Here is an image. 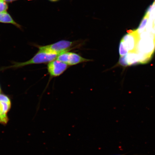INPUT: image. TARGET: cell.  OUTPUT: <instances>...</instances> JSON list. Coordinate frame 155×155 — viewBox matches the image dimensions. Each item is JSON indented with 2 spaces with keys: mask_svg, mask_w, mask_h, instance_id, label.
Wrapping results in <instances>:
<instances>
[{
  "mask_svg": "<svg viewBox=\"0 0 155 155\" xmlns=\"http://www.w3.org/2000/svg\"><path fill=\"white\" fill-rule=\"evenodd\" d=\"M155 50V35L146 31L139 35L137 53L151 59Z\"/></svg>",
  "mask_w": 155,
  "mask_h": 155,
  "instance_id": "6da1fadb",
  "label": "cell"
},
{
  "mask_svg": "<svg viewBox=\"0 0 155 155\" xmlns=\"http://www.w3.org/2000/svg\"><path fill=\"white\" fill-rule=\"evenodd\" d=\"M73 45L72 42L67 40H61L50 45L40 46L39 51L59 55L64 52L68 51L71 49Z\"/></svg>",
  "mask_w": 155,
  "mask_h": 155,
  "instance_id": "7a4b0ae2",
  "label": "cell"
},
{
  "mask_svg": "<svg viewBox=\"0 0 155 155\" xmlns=\"http://www.w3.org/2000/svg\"><path fill=\"white\" fill-rule=\"evenodd\" d=\"M59 55L48 53L39 51L34 57L29 61L24 63L15 64L12 67L18 68L24 66L25 65L32 64L49 63L57 59L58 56Z\"/></svg>",
  "mask_w": 155,
  "mask_h": 155,
  "instance_id": "3957f363",
  "label": "cell"
},
{
  "mask_svg": "<svg viewBox=\"0 0 155 155\" xmlns=\"http://www.w3.org/2000/svg\"><path fill=\"white\" fill-rule=\"evenodd\" d=\"M56 59L68 65H75L92 61L91 60L81 57L78 54L69 51L60 54Z\"/></svg>",
  "mask_w": 155,
  "mask_h": 155,
  "instance_id": "277c9868",
  "label": "cell"
},
{
  "mask_svg": "<svg viewBox=\"0 0 155 155\" xmlns=\"http://www.w3.org/2000/svg\"><path fill=\"white\" fill-rule=\"evenodd\" d=\"M128 34H126L122 38L121 41L130 53H137V47L139 38V35L135 30L127 31Z\"/></svg>",
  "mask_w": 155,
  "mask_h": 155,
  "instance_id": "5b68a950",
  "label": "cell"
},
{
  "mask_svg": "<svg viewBox=\"0 0 155 155\" xmlns=\"http://www.w3.org/2000/svg\"><path fill=\"white\" fill-rule=\"evenodd\" d=\"M68 66L66 64L55 59L50 62L48 64V73L51 77L59 76L66 70Z\"/></svg>",
  "mask_w": 155,
  "mask_h": 155,
  "instance_id": "8992f818",
  "label": "cell"
},
{
  "mask_svg": "<svg viewBox=\"0 0 155 155\" xmlns=\"http://www.w3.org/2000/svg\"><path fill=\"white\" fill-rule=\"evenodd\" d=\"M120 64L124 66L135 65L139 63V57L137 53H130L119 60Z\"/></svg>",
  "mask_w": 155,
  "mask_h": 155,
  "instance_id": "52a82bcc",
  "label": "cell"
},
{
  "mask_svg": "<svg viewBox=\"0 0 155 155\" xmlns=\"http://www.w3.org/2000/svg\"><path fill=\"white\" fill-rule=\"evenodd\" d=\"M0 22L12 24L17 28H20V25L15 22L7 11L0 12Z\"/></svg>",
  "mask_w": 155,
  "mask_h": 155,
  "instance_id": "ba28073f",
  "label": "cell"
},
{
  "mask_svg": "<svg viewBox=\"0 0 155 155\" xmlns=\"http://www.w3.org/2000/svg\"><path fill=\"white\" fill-rule=\"evenodd\" d=\"M148 18L149 15L145 14L142 20H141L140 24L139 25L138 28H137V30H135L136 32L139 35H140L141 33L145 31L146 25L148 21Z\"/></svg>",
  "mask_w": 155,
  "mask_h": 155,
  "instance_id": "9c48e42d",
  "label": "cell"
},
{
  "mask_svg": "<svg viewBox=\"0 0 155 155\" xmlns=\"http://www.w3.org/2000/svg\"><path fill=\"white\" fill-rule=\"evenodd\" d=\"M11 107V102H0V108L4 115L7 116V114Z\"/></svg>",
  "mask_w": 155,
  "mask_h": 155,
  "instance_id": "30bf717a",
  "label": "cell"
},
{
  "mask_svg": "<svg viewBox=\"0 0 155 155\" xmlns=\"http://www.w3.org/2000/svg\"><path fill=\"white\" fill-rule=\"evenodd\" d=\"M119 52L121 57L127 55L128 53H129L128 51L125 47L123 42L121 41L120 42L119 45Z\"/></svg>",
  "mask_w": 155,
  "mask_h": 155,
  "instance_id": "8fae6325",
  "label": "cell"
},
{
  "mask_svg": "<svg viewBox=\"0 0 155 155\" xmlns=\"http://www.w3.org/2000/svg\"><path fill=\"white\" fill-rule=\"evenodd\" d=\"M8 121V118L7 116H5L3 115L0 108V124H6Z\"/></svg>",
  "mask_w": 155,
  "mask_h": 155,
  "instance_id": "7c38bea8",
  "label": "cell"
},
{
  "mask_svg": "<svg viewBox=\"0 0 155 155\" xmlns=\"http://www.w3.org/2000/svg\"><path fill=\"white\" fill-rule=\"evenodd\" d=\"M8 8V6L6 2L4 0H0V12L6 11Z\"/></svg>",
  "mask_w": 155,
  "mask_h": 155,
  "instance_id": "4fadbf2b",
  "label": "cell"
},
{
  "mask_svg": "<svg viewBox=\"0 0 155 155\" xmlns=\"http://www.w3.org/2000/svg\"><path fill=\"white\" fill-rule=\"evenodd\" d=\"M0 102H11L9 98L5 95L0 94Z\"/></svg>",
  "mask_w": 155,
  "mask_h": 155,
  "instance_id": "5bb4252c",
  "label": "cell"
},
{
  "mask_svg": "<svg viewBox=\"0 0 155 155\" xmlns=\"http://www.w3.org/2000/svg\"><path fill=\"white\" fill-rule=\"evenodd\" d=\"M152 33L155 35V18L153 23V30Z\"/></svg>",
  "mask_w": 155,
  "mask_h": 155,
  "instance_id": "9a60e30c",
  "label": "cell"
},
{
  "mask_svg": "<svg viewBox=\"0 0 155 155\" xmlns=\"http://www.w3.org/2000/svg\"><path fill=\"white\" fill-rule=\"evenodd\" d=\"M4 1L5 2L10 3L12 2L17 1V0H4Z\"/></svg>",
  "mask_w": 155,
  "mask_h": 155,
  "instance_id": "2e32d148",
  "label": "cell"
},
{
  "mask_svg": "<svg viewBox=\"0 0 155 155\" xmlns=\"http://www.w3.org/2000/svg\"><path fill=\"white\" fill-rule=\"evenodd\" d=\"M125 155V154H117V155Z\"/></svg>",
  "mask_w": 155,
  "mask_h": 155,
  "instance_id": "e0dca14e",
  "label": "cell"
},
{
  "mask_svg": "<svg viewBox=\"0 0 155 155\" xmlns=\"http://www.w3.org/2000/svg\"><path fill=\"white\" fill-rule=\"evenodd\" d=\"M153 3L155 5V1Z\"/></svg>",
  "mask_w": 155,
  "mask_h": 155,
  "instance_id": "ac0fdd59",
  "label": "cell"
}]
</instances>
